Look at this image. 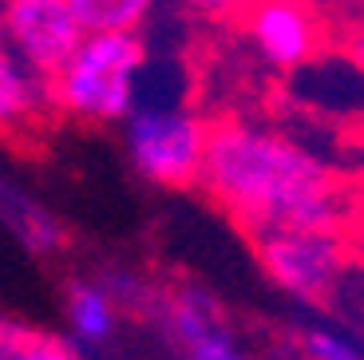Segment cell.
I'll return each instance as SVG.
<instances>
[{
    "label": "cell",
    "mask_w": 364,
    "mask_h": 360,
    "mask_svg": "<svg viewBox=\"0 0 364 360\" xmlns=\"http://www.w3.org/2000/svg\"><path fill=\"white\" fill-rule=\"evenodd\" d=\"M198 186L250 234L269 226H341L348 194L313 147L254 119L210 123Z\"/></svg>",
    "instance_id": "cell-1"
},
{
    "label": "cell",
    "mask_w": 364,
    "mask_h": 360,
    "mask_svg": "<svg viewBox=\"0 0 364 360\" xmlns=\"http://www.w3.org/2000/svg\"><path fill=\"white\" fill-rule=\"evenodd\" d=\"M143 68L146 44L139 32H83L48 80V103L75 123H123L143 91Z\"/></svg>",
    "instance_id": "cell-2"
},
{
    "label": "cell",
    "mask_w": 364,
    "mask_h": 360,
    "mask_svg": "<svg viewBox=\"0 0 364 360\" xmlns=\"http://www.w3.org/2000/svg\"><path fill=\"white\" fill-rule=\"evenodd\" d=\"M210 139V119L186 100L139 95L123 115V147L143 179L159 186H198L202 154Z\"/></svg>",
    "instance_id": "cell-3"
},
{
    "label": "cell",
    "mask_w": 364,
    "mask_h": 360,
    "mask_svg": "<svg viewBox=\"0 0 364 360\" xmlns=\"http://www.w3.org/2000/svg\"><path fill=\"white\" fill-rule=\"evenodd\" d=\"M265 277L297 301H325L348 270L341 226H269L254 234Z\"/></svg>",
    "instance_id": "cell-4"
},
{
    "label": "cell",
    "mask_w": 364,
    "mask_h": 360,
    "mask_svg": "<svg viewBox=\"0 0 364 360\" xmlns=\"http://www.w3.org/2000/svg\"><path fill=\"white\" fill-rule=\"evenodd\" d=\"M0 40L36 80L48 83L83 40V28L68 0H0Z\"/></svg>",
    "instance_id": "cell-5"
},
{
    "label": "cell",
    "mask_w": 364,
    "mask_h": 360,
    "mask_svg": "<svg viewBox=\"0 0 364 360\" xmlns=\"http://www.w3.org/2000/svg\"><path fill=\"white\" fill-rule=\"evenodd\" d=\"M246 28V44L265 68L293 72L301 63H309L321 52L325 24H321L317 4H301V0H254L242 12Z\"/></svg>",
    "instance_id": "cell-6"
},
{
    "label": "cell",
    "mask_w": 364,
    "mask_h": 360,
    "mask_svg": "<svg viewBox=\"0 0 364 360\" xmlns=\"http://www.w3.org/2000/svg\"><path fill=\"white\" fill-rule=\"evenodd\" d=\"M163 329L182 360H246V349L226 329L218 305L194 289H182L163 305Z\"/></svg>",
    "instance_id": "cell-7"
},
{
    "label": "cell",
    "mask_w": 364,
    "mask_h": 360,
    "mask_svg": "<svg viewBox=\"0 0 364 360\" xmlns=\"http://www.w3.org/2000/svg\"><path fill=\"white\" fill-rule=\"evenodd\" d=\"M48 103V83L36 80L0 40V135H20L40 119Z\"/></svg>",
    "instance_id": "cell-8"
},
{
    "label": "cell",
    "mask_w": 364,
    "mask_h": 360,
    "mask_svg": "<svg viewBox=\"0 0 364 360\" xmlns=\"http://www.w3.org/2000/svg\"><path fill=\"white\" fill-rule=\"evenodd\" d=\"M115 317H119L115 313V297H111L107 289L87 285V281L72 285V293H68V321H72V333L80 337L83 344L111 341Z\"/></svg>",
    "instance_id": "cell-9"
},
{
    "label": "cell",
    "mask_w": 364,
    "mask_h": 360,
    "mask_svg": "<svg viewBox=\"0 0 364 360\" xmlns=\"http://www.w3.org/2000/svg\"><path fill=\"white\" fill-rule=\"evenodd\" d=\"M83 32H143L163 0H68Z\"/></svg>",
    "instance_id": "cell-10"
},
{
    "label": "cell",
    "mask_w": 364,
    "mask_h": 360,
    "mask_svg": "<svg viewBox=\"0 0 364 360\" xmlns=\"http://www.w3.org/2000/svg\"><path fill=\"white\" fill-rule=\"evenodd\" d=\"M0 360H83V356H75L68 344L52 341V337L28 333V329L0 321Z\"/></svg>",
    "instance_id": "cell-11"
},
{
    "label": "cell",
    "mask_w": 364,
    "mask_h": 360,
    "mask_svg": "<svg viewBox=\"0 0 364 360\" xmlns=\"http://www.w3.org/2000/svg\"><path fill=\"white\" fill-rule=\"evenodd\" d=\"M0 218H9V222H16V230H24V238L32 245H52L55 242V226L48 222L40 210H32L24 198H20L16 190L9 186V182L0 179Z\"/></svg>",
    "instance_id": "cell-12"
},
{
    "label": "cell",
    "mask_w": 364,
    "mask_h": 360,
    "mask_svg": "<svg viewBox=\"0 0 364 360\" xmlns=\"http://www.w3.org/2000/svg\"><path fill=\"white\" fill-rule=\"evenodd\" d=\"M305 356L309 360H364V352L353 341H345L341 333L313 329V333H305Z\"/></svg>",
    "instance_id": "cell-13"
},
{
    "label": "cell",
    "mask_w": 364,
    "mask_h": 360,
    "mask_svg": "<svg viewBox=\"0 0 364 360\" xmlns=\"http://www.w3.org/2000/svg\"><path fill=\"white\" fill-rule=\"evenodd\" d=\"M174 4L198 20H242L254 0H174Z\"/></svg>",
    "instance_id": "cell-14"
},
{
    "label": "cell",
    "mask_w": 364,
    "mask_h": 360,
    "mask_svg": "<svg viewBox=\"0 0 364 360\" xmlns=\"http://www.w3.org/2000/svg\"><path fill=\"white\" fill-rule=\"evenodd\" d=\"M348 55H353V63L364 72V16L353 24V36H348Z\"/></svg>",
    "instance_id": "cell-15"
},
{
    "label": "cell",
    "mask_w": 364,
    "mask_h": 360,
    "mask_svg": "<svg viewBox=\"0 0 364 360\" xmlns=\"http://www.w3.org/2000/svg\"><path fill=\"white\" fill-rule=\"evenodd\" d=\"M301 4H321V0H301Z\"/></svg>",
    "instance_id": "cell-16"
}]
</instances>
